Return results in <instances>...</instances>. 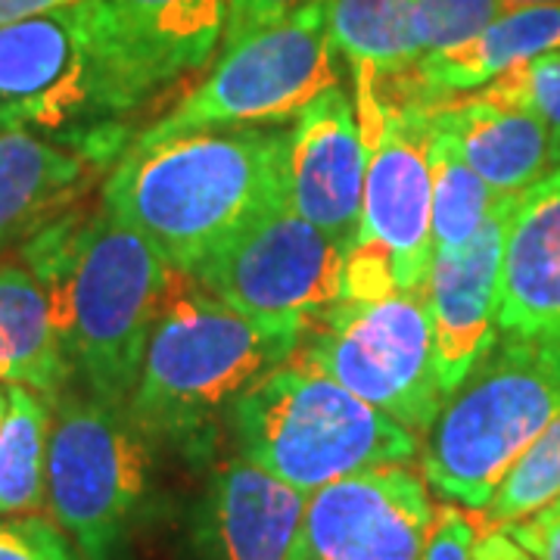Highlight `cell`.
<instances>
[{
	"instance_id": "6da1fadb",
	"label": "cell",
	"mask_w": 560,
	"mask_h": 560,
	"mask_svg": "<svg viewBox=\"0 0 560 560\" xmlns=\"http://www.w3.org/2000/svg\"><path fill=\"white\" fill-rule=\"evenodd\" d=\"M101 206L168 268L190 275L221 246L290 206V131L249 125L128 140Z\"/></svg>"
},
{
	"instance_id": "7a4b0ae2",
	"label": "cell",
	"mask_w": 560,
	"mask_h": 560,
	"mask_svg": "<svg viewBox=\"0 0 560 560\" xmlns=\"http://www.w3.org/2000/svg\"><path fill=\"white\" fill-rule=\"evenodd\" d=\"M20 249L54 302L75 377L91 396L125 408L178 271L135 228L81 202Z\"/></svg>"
},
{
	"instance_id": "3957f363",
	"label": "cell",
	"mask_w": 560,
	"mask_h": 560,
	"mask_svg": "<svg viewBox=\"0 0 560 560\" xmlns=\"http://www.w3.org/2000/svg\"><path fill=\"white\" fill-rule=\"evenodd\" d=\"M296 346L300 340L234 312L194 278L175 275L125 408L156 442L200 445L221 408L293 359Z\"/></svg>"
},
{
	"instance_id": "277c9868",
	"label": "cell",
	"mask_w": 560,
	"mask_h": 560,
	"mask_svg": "<svg viewBox=\"0 0 560 560\" xmlns=\"http://www.w3.org/2000/svg\"><path fill=\"white\" fill-rule=\"evenodd\" d=\"M228 411L243 458L302 495L359 470L418 458V436L399 420L296 361L249 383Z\"/></svg>"
},
{
	"instance_id": "5b68a950",
	"label": "cell",
	"mask_w": 560,
	"mask_h": 560,
	"mask_svg": "<svg viewBox=\"0 0 560 560\" xmlns=\"http://www.w3.org/2000/svg\"><path fill=\"white\" fill-rule=\"evenodd\" d=\"M558 415L560 342L501 334L433 420L420 458L423 480L442 499L486 511Z\"/></svg>"
},
{
	"instance_id": "8992f818",
	"label": "cell",
	"mask_w": 560,
	"mask_h": 560,
	"mask_svg": "<svg viewBox=\"0 0 560 560\" xmlns=\"http://www.w3.org/2000/svg\"><path fill=\"white\" fill-rule=\"evenodd\" d=\"M131 113L81 0L0 25V131L47 135L113 168Z\"/></svg>"
},
{
	"instance_id": "52a82bcc",
	"label": "cell",
	"mask_w": 560,
	"mask_h": 560,
	"mask_svg": "<svg viewBox=\"0 0 560 560\" xmlns=\"http://www.w3.org/2000/svg\"><path fill=\"white\" fill-rule=\"evenodd\" d=\"M153 436L128 408L66 389L47 445V508L84 560H125L153 489Z\"/></svg>"
},
{
	"instance_id": "ba28073f",
	"label": "cell",
	"mask_w": 560,
	"mask_h": 560,
	"mask_svg": "<svg viewBox=\"0 0 560 560\" xmlns=\"http://www.w3.org/2000/svg\"><path fill=\"white\" fill-rule=\"evenodd\" d=\"M334 84H340V54L327 32V0H312L224 47L212 72L138 138L280 125Z\"/></svg>"
},
{
	"instance_id": "9c48e42d",
	"label": "cell",
	"mask_w": 560,
	"mask_h": 560,
	"mask_svg": "<svg viewBox=\"0 0 560 560\" xmlns=\"http://www.w3.org/2000/svg\"><path fill=\"white\" fill-rule=\"evenodd\" d=\"M293 355L296 364L337 381L415 436L430 433L445 405L427 293L337 300L302 334Z\"/></svg>"
},
{
	"instance_id": "30bf717a",
	"label": "cell",
	"mask_w": 560,
	"mask_h": 560,
	"mask_svg": "<svg viewBox=\"0 0 560 560\" xmlns=\"http://www.w3.org/2000/svg\"><path fill=\"white\" fill-rule=\"evenodd\" d=\"M342 268L346 249L293 206H283L187 278L261 327L302 340L320 312L342 296Z\"/></svg>"
},
{
	"instance_id": "8fae6325",
	"label": "cell",
	"mask_w": 560,
	"mask_h": 560,
	"mask_svg": "<svg viewBox=\"0 0 560 560\" xmlns=\"http://www.w3.org/2000/svg\"><path fill=\"white\" fill-rule=\"evenodd\" d=\"M355 113L368 150L359 243L389 253L401 293H427L433 265V106L383 101L374 84H361Z\"/></svg>"
},
{
	"instance_id": "7c38bea8",
	"label": "cell",
	"mask_w": 560,
	"mask_h": 560,
	"mask_svg": "<svg viewBox=\"0 0 560 560\" xmlns=\"http://www.w3.org/2000/svg\"><path fill=\"white\" fill-rule=\"evenodd\" d=\"M436 508L408 464L349 474L305 499L290 560H420Z\"/></svg>"
},
{
	"instance_id": "4fadbf2b",
	"label": "cell",
	"mask_w": 560,
	"mask_h": 560,
	"mask_svg": "<svg viewBox=\"0 0 560 560\" xmlns=\"http://www.w3.org/2000/svg\"><path fill=\"white\" fill-rule=\"evenodd\" d=\"M135 113L221 47L228 0H81Z\"/></svg>"
},
{
	"instance_id": "5bb4252c",
	"label": "cell",
	"mask_w": 560,
	"mask_h": 560,
	"mask_svg": "<svg viewBox=\"0 0 560 560\" xmlns=\"http://www.w3.org/2000/svg\"><path fill=\"white\" fill-rule=\"evenodd\" d=\"M517 194H499L474 241L458 253H433L427 305L442 396L448 399L499 340V290L508 224Z\"/></svg>"
},
{
	"instance_id": "9a60e30c",
	"label": "cell",
	"mask_w": 560,
	"mask_h": 560,
	"mask_svg": "<svg viewBox=\"0 0 560 560\" xmlns=\"http://www.w3.org/2000/svg\"><path fill=\"white\" fill-rule=\"evenodd\" d=\"M368 150L355 97L340 84L320 91L290 128V206L340 249L359 243Z\"/></svg>"
},
{
	"instance_id": "2e32d148",
	"label": "cell",
	"mask_w": 560,
	"mask_h": 560,
	"mask_svg": "<svg viewBox=\"0 0 560 560\" xmlns=\"http://www.w3.org/2000/svg\"><path fill=\"white\" fill-rule=\"evenodd\" d=\"M499 330L560 342V168L517 194L501 261Z\"/></svg>"
},
{
	"instance_id": "e0dca14e",
	"label": "cell",
	"mask_w": 560,
	"mask_h": 560,
	"mask_svg": "<svg viewBox=\"0 0 560 560\" xmlns=\"http://www.w3.org/2000/svg\"><path fill=\"white\" fill-rule=\"evenodd\" d=\"M548 50H560V7H514L489 22L477 38L430 54L411 72L374 81V88L383 101L440 106Z\"/></svg>"
},
{
	"instance_id": "ac0fdd59",
	"label": "cell",
	"mask_w": 560,
	"mask_h": 560,
	"mask_svg": "<svg viewBox=\"0 0 560 560\" xmlns=\"http://www.w3.org/2000/svg\"><path fill=\"white\" fill-rule=\"evenodd\" d=\"M305 499L253 460L215 467L202 504V548L209 560H290Z\"/></svg>"
},
{
	"instance_id": "d6986e66",
	"label": "cell",
	"mask_w": 560,
	"mask_h": 560,
	"mask_svg": "<svg viewBox=\"0 0 560 560\" xmlns=\"http://www.w3.org/2000/svg\"><path fill=\"white\" fill-rule=\"evenodd\" d=\"M106 165L60 140L0 131V253L75 209Z\"/></svg>"
},
{
	"instance_id": "ffe728a7",
	"label": "cell",
	"mask_w": 560,
	"mask_h": 560,
	"mask_svg": "<svg viewBox=\"0 0 560 560\" xmlns=\"http://www.w3.org/2000/svg\"><path fill=\"white\" fill-rule=\"evenodd\" d=\"M433 125L495 194H523L551 165V128L523 106L482 94L445 101L433 106Z\"/></svg>"
},
{
	"instance_id": "44dd1931",
	"label": "cell",
	"mask_w": 560,
	"mask_h": 560,
	"mask_svg": "<svg viewBox=\"0 0 560 560\" xmlns=\"http://www.w3.org/2000/svg\"><path fill=\"white\" fill-rule=\"evenodd\" d=\"M72 381L47 290L25 265H0V383L25 386L57 405Z\"/></svg>"
},
{
	"instance_id": "7402d4cb",
	"label": "cell",
	"mask_w": 560,
	"mask_h": 560,
	"mask_svg": "<svg viewBox=\"0 0 560 560\" xmlns=\"http://www.w3.org/2000/svg\"><path fill=\"white\" fill-rule=\"evenodd\" d=\"M334 50L377 81L411 72L420 62L415 0H327Z\"/></svg>"
},
{
	"instance_id": "603a6c76",
	"label": "cell",
	"mask_w": 560,
	"mask_h": 560,
	"mask_svg": "<svg viewBox=\"0 0 560 560\" xmlns=\"http://www.w3.org/2000/svg\"><path fill=\"white\" fill-rule=\"evenodd\" d=\"M54 405L25 386H7L0 423V517H22L47 504V445Z\"/></svg>"
},
{
	"instance_id": "cb8c5ba5",
	"label": "cell",
	"mask_w": 560,
	"mask_h": 560,
	"mask_svg": "<svg viewBox=\"0 0 560 560\" xmlns=\"http://www.w3.org/2000/svg\"><path fill=\"white\" fill-rule=\"evenodd\" d=\"M430 184H433V253H458L474 241L499 194L464 162L458 143L433 125L430 113Z\"/></svg>"
},
{
	"instance_id": "d4e9b609",
	"label": "cell",
	"mask_w": 560,
	"mask_h": 560,
	"mask_svg": "<svg viewBox=\"0 0 560 560\" xmlns=\"http://www.w3.org/2000/svg\"><path fill=\"white\" fill-rule=\"evenodd\" d=\"M560 499V415L511 467L495 499L482 511L492 526L526 521Z\"/></svg>"
},
{
	"instance_id": "484cf974",
	"label": "cell",
	"mask_w": 560,
	"mask_h": 560,
	"mask_svg": "<svg viewBox=\"0 0 560 560\" xmlns=\"http://www.w3.org/2000/svg\"><path fill=\"white\" fill-rule=\"evenodd\" d=\"M501 13V0H415V38L420 60L477 38Z\"/></svg>"
},
{
	"instance_id": "4316f807",
	"label": "cell",
	"mask_w": 560,
	"mask_h": 560,
	"mask_svg": "<svg viewBox=\"0 0 560 560\" xmlns=\"http://www.w3.org/2000/svg\"><path fill=\"white\" fill-rule=\"evenodd\" d=\"M482 97L536 113L551 135L560 131V50H548L536 60L521 62L480 91Z\"/></svg>"
},
{
	"instance_id": "83f0119b",
	"label": "cell",
	"mask_w": 560,
	"mask_h": 560,
	"mask_svg": "<svg viewBox=\"0 0 560 560\" xmlns=\"http://www.w3.org/2000/svg\"><path fill=\"white\" fill-rule=\"evenodd\" d=\"M0 560H84L72 539L44 517H0Z\"/></svg>"
},
{
	"instance_id": "f1b7e54d",
	"label": "cell",
	"mask_w": 560,
	"mask_h": 560,
	"mask_svg": "<svg viewBox=\"0 0 560 560\" xmlns=\"http://www.w3.org/2000/svg\"><path fill=\"white\" fill-rule=\"evenodd\" d=\"M477 529L458 508H440L420 560H474Z\"/></svg>"
},
{
	"instance_id": "f546056e",
	"label": "cell",
	"mask_w": 560,
	"mask_h": 560,
	"mask_svg": "<svg viewBox=\"0 0 560 560\" xmlns=\"http://www.w3.org/2000/svg\"><path fill=\"white\" fill-rule=\"evenodd\" d=\"M312 0H228V25H224V38H221V50L237 44L246 35L259 32L271 22L290 16L293 10H300Z\"/></svg>"
},
{
	"instance_id": "4dcf8cb0",
	"label": "cell",
	"mask_w": 560,
	"mask_h": 560,
	"mask_svg": "<svg viewBox=\"0 0 560 560\" xmlns=\"http://www.w3.org/2000/svg\"><path fill=\"white\" fill-rule=\"evenodd\" d=\"M511 539L523 545L536 560H560V511L545 508L526 521L501 526Z\"/></svg>"
},
{
	"instance_id": "1f68e13d",
	"label": "cell",
	"mask_w": 560,
	"mask_h": 560,
	"mask_svg": "<svg viewBox=\"0 0 560 560\" xmlns=\"http://www.w3.org/2000/svg\"><path fill=\"white\" fill-rule=\"evenodd\" d=\"M474 560H536L523 545L511 539L501 526H492L489 533H482L474 545Z\"/></svg>"
},
{
	"instance_id": "d6a6232c",
	"label": "cell",
	"mask_w": 560,
	"mask_h": 560,
	"mask_svg": "<svg viewBox=\"0 0 560 560\" xmlns=\"http://www.w3.org/2000/svg\"><path fill=\"white\" fill-rule=\"evenodd\" d=\"M72 3H79V0H0V25L44 16V13H54V10L72 7Z\"/></svg>"
},
{
	"instance_id": "836d02e7",
	"label": "cell",
	"mask_w": 560,
	"mask_h": 560,
	"mask_svg": "<svg viewBox=\"0 0 560 560\" xmlns=\"http://www.w3.org/2000/svg\"><path fill=\"white\" fill-rule=\"evenodd\" d=\"M504 10H514V7H560V0H501Z\"/></svg>"
},
{
	"instance_id": "e575fe53",
	"label": "cell",
	"mask_w": 560,
	"mask_h": 560,
	"mask_svg": "<svg viewBox=\"0 0 560 560\" xmlns=\"http://www.w3.org/2000/svg\"><path fill=\"white\" fill-rule=\"evenodd\" d=\"M551 162L560 168V131L558 135H551Z\"/></svg>"
},
{
	"instance_id": "d590c367",
	"label": "cell",
	"mask_w": 560,
	"mask_h": 560,
	"mask_svg": "<svg viewBox=\"0 0 560 560\" xmlns=\"http://www.w3.org/2000/svg\"><path fill=\"white\" fill-rule=\"evenodd\" d=\"M3 415H7V389L0 386V423H3Z\"/></svg>"
},
{
	"instance_id": "8d00e7d4",
	"label": "cell",
	"mask_w": 560,
	"mask_h": 560,
	"mask_svg": "<svg viewBox=\"0 0 560 560\" xmlns=\"http://www.w3.org/2000/svg\"><path fill=\"white\" fill-rule=\"evenodd\" d=\"M548 508H555V511H560V499L555 501V504H548Z\"/></svg>"
}]
</instances>
